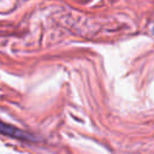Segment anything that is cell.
<instances>
[{"instance_id":"1","label":"cell","mask_w":154,"mask_h":154,"mask_svg":"<svg viewBox=\"0 0 154 154\" xmlns=\"http://www.w3.org/2000/svg\"><path fill=\"white\" fill-rule=\"evenodd\" d=\"M0 131L2 135H7L10 137H14L17 140H20V141H35L34 137L30 135V134H26L25 131L20 130V129H17L12 125H8V124H5L4 122L1 123V126H0Z\"/></svg>"}]
</instances>
